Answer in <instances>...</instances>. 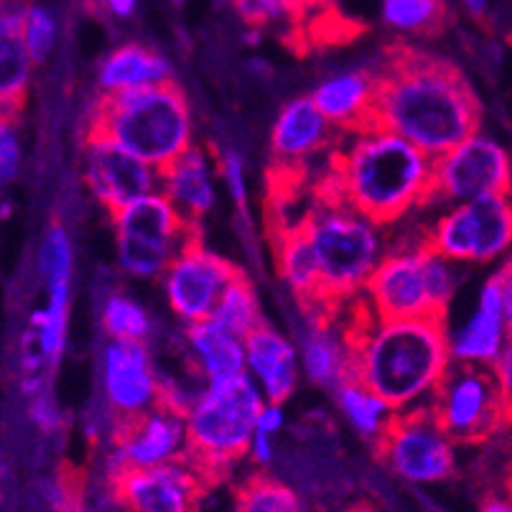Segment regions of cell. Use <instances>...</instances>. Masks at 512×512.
Wrapping results in <instances>:
<instances>
[{
  "label": "cell",
  "instance_id": "cell-1",
  "mask_svg": "<svg viewBox=\"0 0 512 512\" xmlns=\"http://www.w3.org/2000/svg\"><path fill=\"white\" fill-rule=\"evenodd\" d=\"M479 115L472 85L446 59L395 46L377 72L372 125L393 130L428 156H444L477 133Z\"/></svg>",
  "mask_w": 512,
  "mask_h": 512
},
{
  "label": "cell",
  "instance_id": "cell-2",
  "mask_svg": "<svg viewBox=\"0 0 512 512\" xmlns=\"http://www.w3.org/2000/svg\"><path fill=\"white\" fill-rule=\"evenodd\" d=\"M347 334L355 377L398 413L431 403L454 362L444 319H383L357 299Z\"/></svg>",
  "mask_w": 512,
  "mask_h": 512
},
{
  "label": "cell",
  "instance_id": "cell-3",
  "mask_svg": "<svg viewBox=\"0 0 512 512\" xmlns=\"http://www.w3.org/2000/svg\"><path fill=\"white\" fill-rule=\"evenodd\" d=\"M344 136L332 158V197L383 227L434 197V156L380 125Z\"/></svg>",
  "mask_w": 512,
  "mask_h": 512
},
{
  "label": "cell",
  "instance_id": "cell-4",
  "mask_svg": "<svg viewBox=\"0 0 512 512\" xmlns=\"http://www.w3.org/2000/svg\"><path fill=\"white\" fill-rule=\"evenodd\" d=\"M90 130L107 136L156 171H164L194 146L192 105L176 82L102 95Z\"/></svg>",
  "mask_w": 512,
  "mask_h": 512
},
{
  "label": "cell",
  "instance_id": "cell-5",
  "mask_svg": "<svg viewBox=\"0 0 512 512\" xmlns=\"http://www.w3.org/2000/svg\"><path fill=\"white\" fill-rule=\"evenodd\" d=\"M321 273V301L337 309L342 301L360 299L367 281L385 258L383 225L337 197H321L304 220Z\"/></svg>",
  "mask_w": 512,
  "mask_h": 512
},
{
  "label": "cell",
  "instance_id": "cell-6",
  "mask_svg": "<svg viewBox=\"0 0 512 512\" xmlns=\"http://www.w3.org/2000/svg\"><path fill=\"white\" fill-rule=\"evenodd\" d=\"M263 403V393L250 375L209 383L194 395L186 411L189 462L197 464L209 482H217L248 456Z\"/></svg>",
  "mask_w": 512,
  "mask_h": 512
},
{
  "label": "cell",
  "instance_id": "cell-7",
  "mask_svg": "<svg viewBox=\"0 0 512 512\" xmlns=\"http://www.w3.org/2000/svg\"><path fill=\"white\" fill-rule=\"evenodd\" d=\"M456 286V263L421 240L388 250L360 299L383 319H444Z\"/></svg>",
  "mask_w": 512,
  "mask_h": 512
},
{
  "label": "cell",
  "instance_id": "cell-8",
  "mask_svg": "<svg viewBox=\"0 0 512 512\" xmlns=\"http://www.w3.org/2000/svg\"><path fill=\"white\" fill-rule=\"evenodd\" d=\"M115 225V250L120 271L130 278H164L176 255L197 237V227L161 192H153L120 212Z\"/></svg>",
  "mask_w": 512,
  "mask_h": 512
},
{
  "label": "cell",
  "instance_id": "cell-9",
  "mask_svg": "<svg viewBox=\"0 0 512 512\" xmlns=\"http://www.w3.org/2000/svg\"><path fill=\"white\" fill-rule=\"evenodd\" d=\"M423 240L456 265L507 260L512 253V194L451 204L428 227Z\"/></svg>",
  "mask_w": 512,
  "mask_h": 512
},
{
  "label": "cell",
  "instance_id": "cell-10",
  "mask_svg": "<svg viewBox=\"0 0 512 512\" xmlns=\"http://www.w3.org/2000/svg\"><path fill=\"white\" fill-rule=\"evenodd\" d=\"M377 454L398 479L416 487L441 484L456 472V441L439 423L431 406L395 413Z\"/></svg>",
  "mask_w": 512,
  "mask_h": 512
},
{
  "label": "cell",
  "instance_id": "cell-11",
  "mask_svg": "<svg viewBox=\"0 0 512 512\" xmlns=\"http://www.w3.org/2000/svg\"><path fill=\"white\" fill-rule=\"evenodd\" d=\"M431 411L456 444H477L512 421L492 367L451 362L431 398Z\"/></svg>",
  "mask_w": 512,
  "mask_h": 512
},
{
  "label": "cell",
  "instance_id": "cell-12",
  "mask_svg": "<svg viewBox=\"0 0 512 512\" xmlns=\"http://www.w3.org/2000/svg\"><path fill=\"white\" fill-rule=\"evenodd\" d=\"M495 194H512V158L497 138L477 130L434 161V197L464 204Z\"/></svg>",
  "mask_w": 512,
  "mask_h": 512
},
{
  "label": "cell",
  "instance_id": "cell-13",
  "mask_svg": "<svg viewBox=\"0 0 512 512\" xmlns=\"http://www.w3.org/2000/svg\"><path fill=\"white\" fill-rule=\"evenodd\" d=\"M189 459V428L181 408L158 403L128 423H120L107 456V482L125 469H151Z\"/></svg>",
  "mask_w": 512,
  "mask_h": 512
},
{
  "label": "cell",
  "instance_id": "cell-14",
  "mask_svg": "<svg viewBox=\"0 0 512 512\" xmlns=\"http://www.w3.org/2000/svg\"><path fill=\"white\" fill-rule=\"evenodd\" d=\"M237 276L240 271L235 263L204 248L194 237L169 265V271L161 278V286H164L171 314L181 324L192 327V324L212 319L222 293Z\"/></svg>",
  "mask_w": 512,
  "mask_h": 512
},
{
  "label": "cell",
  "instance_id": "cell-15",
  "mask_svg": "<svg viewBox=\"0 0 512 512\" xmlns=\"http://www.w3.org/2000/svg\"><path fill=\"white\" fill-rule=\"evenodd\" d=\"M100 385L110 416L120 423L143 416L164 400V380L146 342H110L100 357Z\"/></svg>",
  "mask_w": 512,
  "mask_h": 512
},
{
  "label": "cell",
  "instance_id": "cell-16",
  "mask_svg": "<svg viewBox=\"0 0 512 512\" xmlns=\"http://www.w3.org/2000/svg\"><path fill=\"white\" fill-rule=\"evenodd\" d=\"M158 174L161 171L107 136L87 130L82 148V179L92 197L110 214L158 192Z\"/></svg>",
  "mask_w": 512,
  "mask_h": 512
},
{
  "label": "cell",
  "instance_id": "cell-17",
  "mask_svg": "<svg viewBox=\"0 0 512 512\" xmlns=\"http://www.w3.org/2000/svg\"><path fill=\"white\" fill-rule=\"evenodd\" d=\"M209 482L194 462L125 469L113 479L123 512H199Z\"/></svg>",
  "mask_w": 512,
  "mask_h": 512
},
{
  "label": "cell",
  "instance_id": "cell-18",
  "mask_svg": "<svg viewBox=\"0 0 512 512\" xmlns=\"http://www.w3.org/2000/svg\"><path fill=\"white\" fill-rule=\"evenodd\" d=\"M512 339L505 314L500 276H490L479 288L477 306L462 327L449 334L451 360L462 365L492 367Z\"/></svg>",
  "mask_w": 512,
  "mask_h": 512
},
{
  "label": "cell",
  "instance_id": "cell-19",
  "mask_svg": "<svg viewBox=\"0 0 512 512\" xmlns=\"http://www.w3.org/2000/svg\"><path fill=\"white\" fill-rule=\"evenodd\" d=\"M217 179H220V161L209 153V148L194 143L184 156L158 174V192L169 197V202L192 222L194 227L204 220L217 202Z\"/></svg>",
  "mask_w": 512,
  "mask_h": 512
},
{
  "label": "cell",
  "instance_id": "cell-20",
  "mask_svg": "<svg viewBox=\"0 0 512 512\" xmlns=\"http://www.w3.org/2000/svg\"><path fill=\"white\" fill-rule=\"evenodd\" d=\"M332 309H309L311 319L301 334V372L319 388L337 390L347 380H355V352L347 327L337 329L327 316Z\"/></svg>",
  "mask_w": 512,
  "mask_h": 512
},
{
  "label": "cell",
  "instance_id": "cell-21",
  "mask_svg": "<svg viewBox=\"0 0 512 512\" xmlns=\"http://www.w3.org/2000/svg\"><path fill=\"white\" fill-rule=\"evenodd\" d=\"M332 133L334 125L324 118L311 95L288 100L278 110L271 130L273 158L283 171L299 169L329 146Z\"/></svg>",
  "mask_w": 512,
  "mask_h": 512
},
{
  "label": "cell",
  "instance_id": "cell-22",
  "mask_svg": "<svg viewBox=\"0 0 512 512\" xmlns=\"http://www.w3.org/2000/svg\"><path fill=\"white\" fill-rule=\"evenodd\" d=\"M245 357H248V375L265 400L286 403L293 395L301 377L299 347L278 329L263 327L245 337Z\"/></svg>",
  "mask_w": 512,
  "mask_h": 512
},
{
  "label": "cell",
  "instance_id": "cell-23",
  "mask_svg": "<svg viewBox=\"0 0 512 512\" xmlns=\"http://www.w3.org/2000/svg\"><path fill=\"white\" fill-rule=\"evenodd\" d=\"M375 95L377 74L367 69H344V72L321 79V85L311 92V100L334 125V130L352 133V130L372 125Z\"/></svg>",
  "mask_w": 512,
  "mask_h": 512
},
{
  "label": "cell",
  "instance_id": "cell-24",
  "mask_svg": "<svg viewBox=\"0 0 512 512\" xmlns=\"http://www.w3.org/2000/svg\"><path fill=\"white\" fill-rule=\"evenodd\" d=\"M174 82V67L164 54L143 44H120L100 62L97 85L102 95L148 90Z\"/></svg>",
  "mask_w": 512,
  "mask_h": 512
},
{
  "label": "cell",
  "instance_id": "cell-25",
  "mask_svg": "<svg viewBox=\"0 0 512 512\" xmlns=\"http://www.w3.org/2000/svg\"><path fill=\"white\" fill-rule=\"evenodd\" d=\"M186 349L194 372L202 377L204 385L248 375L245 339L227 332L217 321L209 319L186 327Z\"/></svg>",
  "mask_w": 512,
  "mask_h": 512
},
{
  "label": "cell",
  "instance_id": "cell-26",
  "mask_svg": "<svg viewBox=\"0 0 512 512\" xmlns=\"http://www.w3.org/2000/svg\"><path fill=\"white\" fill-rule=\"evenodd\" d=\"M278 273L283 283L291 288V293L306 309H327L321 301V273L319 260H316L314 245L306 232L304 222H296L291 227H283L278 232L276 245Z\"/></svg>",
  "mask_w": 512,
  "mask_h": 512
},
{
  "label": "cell",
  "instance_id": "cell-27",
  "mask_svg": "<svg viewBox=\"0 0 512 512\" xmlns=\"http://www.w3.org/2000/svg\"><path fill=\"white\" fill-rule=\"evenodd\" d=\"M332 395L334 403H337V411L342 413L347 426L357 436L372 441V444L383 439L385 431L393 423L395 413H398L383 395L375 393L370 385H365L357 377L342 383L337 390H332Z\"/></svg>",
  "mask_w": 512,
  "mask_h": 512
},
{
  "label": "cell",
  "instance_id": "cell-28",
  "mask_svg": "<svg viewBox=\"0 0 512 512\" xmlns=\"http://www.w3.org/2000/svg\"><path fill=\"white\" fill-rule=\"evenodd\" d=\"M69 296V286L46 288V304L31 314L29 332L23 337V344H31L49 362V367L59 365L67 347Z\"/></svg>",
  "mask_w": 512,
  "mask_h": 512
},
{
  "label": "cell",
  "instance_id": "cell-29",
  "mask_svg": "<svg viewBox=\"0 0 512 512\" xmlns=\"http://www.w3.org/2000/svg\"><path fill=\"white\" fill-rule=\"evenodd\" d=\"M232 512H306V502L291 484L255 472L237 484Z\"/></svg>",
  "mask_w": 512,
  "mask_h": 512
},
{
  "label": "cell",
  "instance_id": "cell-30",
  "mask_svg": "<svg viewBox=\"0 0 512 512\" xmlns=\"http://www.w3.org/2000/svg\"><path fill=\"white\" fill-rule=\"evenodd\" d=\"M446 0H380V21L400 36H431L446 26Z\"/></svg>",
  "mask_w": 512,
  "mask_h": 512
},
{
  "label": "cell",
  "instance_id": "cell-31",
  "mask_svg": "<svg viewBox=\"0 0 512 512\" xmlns=\"http://www.w3.org/2000/svg\"><path fill=\"white\" fill-rule=\"evenodd\" d=\"M36 62L23 46L21 36H0V102L3 118H13L31 87Z\"/></svg>",
  "mask_w": 512,
  "mask_h": 512
},
{
  "label": "cell",
  "instance_id": "cell-32",
  "mask_svg": "<svg viewBox=\"0 0 512 512\" xmlns=\"http://www.w3.org/2000/svg\"><path fill=\"white\" fill-rule=\"evenodd\" d=\"M212 321H217L220 327H225L227 332L237 334L242 339L265 324L258 293H255L253 283L242 276V273L222 293L220 304H217V309L212 314Z\"/></svg>",
  "mask_w": 512,
  "mask_h": 512
},
{
  "label": "cell",
  "instance_id": "cell-33",
  "mask_svg": "<svg viewBox=\"0 0 512 512\" xmlns=\"http://www.w3.org/2000/svg\"><path fill=\"white\" fill-rule=\"evenodd\" d=\"M100 324L115 342H148L153 321L138 301L125 293H110L100 306Z\"/></svg>",
  "mask_w": 512,
  "mask_h": 512
},
{
  "label": "cell",
  "instance_id": "cell-34",
  "mask_svg": "<svg viewBox=\"0 0 512 512\" xmlns=\"http://www.w3.org/2000/svg\"><path fill=\"white\" fill-rule=\"evenodd\" d=\"M39 273L46 288L69 286L74 273V248L72 237L59 222L46 230L39 245Z\"/></svg>",
  "mask_w": 512,
  "mask_h": 512
},
{
  "label": "cell",
  "instance_id": "cell-35",
  "mask_svg": "<svg viewBox=\"0 0 512 512\" xmlns=\"http://www.w3.org/2000/svg\"><path fill=\"white\" fill-rule=\"evenodd\" d=\"M59 39V18L51 8L29 0L21 26V41L36 64L46 62Z\"/></svg>",
  "mask_w": 512,
  "mask_h": 512
},
{
  "label": "cell",
  "instance_id": "cell-36",
  "mask_svg": "<svg viewBox=\"0 0 512 512\" xmlns=\"http://www.w3.org/2000/svg\"><path fill=\"white\" fill-rule=\"evenodd\" d=\"M309 0H232V8L248 29L288 26L304 13Z\"/></svg>",
  "mask_w": 512,
  "mask_h": 512
},
{
  "label": "cell",
  "instance_id": "cell-37",
  "mask_svg": "<svg viewBox=\"0 0 512 512\" xmlns=\"http://www.w3.org/2000/svg\"><path fill=\"white\" fill-rule=\"evenodd\" d=\"M217 161H220V179L227 186L232 202L237 207H245L248 204V174H245V161H242V156L227 148V151H222L217 156Z\"/></svg>",
  "mask_w": 512,
  "mask_h": 512
},
{
  "label": "cell",
  "instance_id": "cell-38",
  "mask_svg": "<svg viewBox=\"0 0 512 512\" xmlns=\"http://www.w3.org/2000/svg\"><path fill=\"white\" fill-rule=\"evenodd\" d=\"M23 151H21V138L18 130L13 128V118H3L0 125V176L3 184H11L21 171Z\"/></svg>",
  "mask_w": 512,
  "mask_h": 512
},
{
  "label": "cell",
  "instance_id": "cell-39",
  "mask_svg": "<svg viewBox=\"0 0 512 512\" xmlns=\"http://www.w3.org/2000/svg\"><path fill=\"white\" fill-rule=\"evenodd\" d=\"M29 416L46 434L62 426V411H59L57 400L49 395V390L39 393L36 398H29Z\"/></svg>",
  "mask_w": 512,
  "mask_h": 512
},
{
  "label": "cell",
  "instance_id": "cell-40",
  "mask_svg": "<svg viewBox=\"0 0 512 512\" xmlns=\"http://www.w3.org/2000/svg\"><path fill=\"white\" fill-rule=\"evenodd\" d=\"M492 375H495L497 385H500V393L502 398H505V406L512 418V339L507 342V347L502 349V355L497 357L495 365H492Z\"/></svg>",
  "mask_w": 512,
  "mask_h": 512
},
{
  "label": "cell",
  "instance_id": "cell-41",
  "mask_svg": "<svg viewBox=\"0 0 512 512\" xmlns=\"http://www.w3.org/2000/svg\"><path fill=\"white\" fill-rule=\"evenodd\" d=\"M283 426H286V411H283V403H271V400H265L263 408H260L258 413V421H255V431L268 436H278Z\"/></svg>",
  "mask_w": 512,
  "mask_h": 512
},
{
  "label": "cell",
  "instance_id": "cell-42",
  "mask_svg": "<svg viewBox=\"0 0 512 512\" xmlns=\"http://www.w3.org/2000/svg\"><path fill=\"white\" fill-rule=\"evenodd\" d=\"M248 456L253 459L255 467H271L273 459H276V436L255 431L253 441H250Z\"/></svg>",
  "mask_w": 512,
  "mask_h": 512
},
{
  "label": "cell",
  "instance_id": "cell-43",
  "mask_svg": "<svg viewBox=\"0 0 512 512\" xmlns=\"http://www.w3.org/2000/svg\"><path fill=\"white\" fill-rule=\"evenodd\" d=\"M97 6L105 8V11L113 18H118V21H128V18H133V13H136L138 0H100Z\"/></svg>",
  "mask_w": 512,
  "mask_h": 512
},
{
  "label": "cell",
  "instance_id": "cell-44",
  "mask_svg": "<svg viewBox=\"0 0 512 512\" xmlns=\"http://www.w3.org/2000/svg\"><path fill=\"white\" fill-rule=\"evenodd\" d=\"M502 281V299H505V314H507V324H510L512 332V260H505L500 271H497Z\"/></svg>",
  "mask_w": 512,
  "mask_h": 512
},
{
  "label": "cell",
  "instance_id": "cell-45",
  "mask_svg": "<svg viewBox=\"0 0 512 512\" xmlns=\"http://www.w3.org/2000/svg\"><path fill=\"white\" fill-rule=\"evenodd\" d=\"M477 512H512V495L505 492V495H490L479 502Z\"/></svg>",
  "mask_w": 512,
  "mask_h": 512
},
{
  "label": "cell",
  "instance_id": "cell-46",
  "mask_svg": "<svg viewBox=\"0 0 512 512\" xmlns=\"http://www.w3.org/2000/svg\"><path fill=\"white\" fill-rule=\"evenodd\" d=\"M464 6V11L469 13L472 18H484L490 13V3L492 0H459Z\"/></svg>",
  "mask_w": 512,
  "mask_h": 512
},
{
  "label": "cell",
  "instance_id": "cell-47",
  "mask_svg": "<svg viewBox=\"0 0 512 512\" xmlns=\"http://www.w3.org/2000/svg\"><path fill=\"white\" fill-rule=\"evenodd\" d=\"M171 3H174V6H181V3H184V0H171Z\"/></svg>",
  "mask_w": 512,
  "mask_h": 512
},
{
  "label": "cell",
  "instance_id": "cell-48",
  "mask_svg": "<svg viewBox=\"0 0 512 512\" xmlns=\"http://www.w3.org/2000/svg\"><path fill=\"white\" fill-rule=\"evenodd\" d=\"M507 492H510V495H512V479H510V487H507Z\"/></svg>",
  "mask_w": 512,
  "mask_h": 512
},
{
  "label": "cell",
  "instance_id": "cell-49",
  "mask_svg": "<svg viewBox=\"0 0 512 512\" xmlns=\"http://www.w3.org/2000/svg\"><path fill=\"white\" fill-rule=\"evenodd\" d=\"M90 3H100V0H90Z\"/></svg>",
  "mask_w": 512,
  "mask_h": 512
},
{
  "label": "cell",
  "instance_id": "cell-50",
  "mask_svg": "<svg viewBox=\"0 0 512 512\" xmlns=\"http://www.w3.org/2000/svg\"><path fill=\"white\" fill-rule=\"evenodd\" d=\"M355 512H367V510H355Z\"/></svg>",
  "mask_w": 512,
  "mask_h": 512
}]
</instances>
